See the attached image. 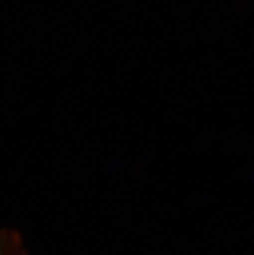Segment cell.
<instances>
[{"label":"cell","mask_w":254,"mask_h":255,"mask_svg":"<svg viewBox=\"0 0 254 255\" xmlns=\"http://www.w3.org/2000/svg\"><path fill=\"white\" fill-rule=\"evenodd\" d=\"M0 255H25L22 239L16 231H0Z\"/></svg>","instance_id":"cell-1"}]
</instances>
